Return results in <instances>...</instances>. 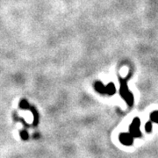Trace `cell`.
<instances>
[{"label":"cell","instance_id":"1","mask_svg":"<svg viewBox=\"0 0 158 158\" xmlns=\"http://www.w3.org/2000/svg\"><path fill=\"white\" fill-rule=\"evenodd\" d=\"M139 125H140L139 119H138V118H135V119L133 121V124L131 126V132L133 133V135L135 136V137H137V136L140 135Z\"/></svg>","mask_w":158,"mask_h":158},{"label":"cell","instance_id":"2","mask_svg":"<svg viewBox=\"0 0 158 158\" xmlns=\"http://www.w3.org/2000/svg\"><path fill=\"white\" fill-rule=\"evenodd\" d=\"M119 139H120V141L122 143H124L125 145H131L132 144V142H133V137L130 135H127V134H122V135H120L119 136Z\"/></svg>","mask_w":158,"mask_h":158},{"label":"cell","instance_id":"3","mask_svg":"<svg viewBox=\"0 0 158 158\" xmlns=\"http://www.w3.org/2000/svg\"><path fill=\"white\" fill-rule=\"evenodd\" d=\"M151 119L153 121H156L158 123V112H156L151 114Z\"/></svg>","mask_w":158,"mask_h":158},{"label":"cell","instance_id":"4","mask_svg":"<svg viewBox=\"0 0 158 158\" xmlns=\"http://www.w3.org/2000/svg\"><path fill=\"white\" fill-rule=\"evenodd\" d=\"M151 128H152V124L150 122H148L147 125H146V131L147 132H150Z\"/></svg>","mask_w":158,"mask_h":158},{"label":"cell","instance_id":"5","mask_svg":"<svg viewBox=\"0 0 158 158\" xmlns=\"http://www.w3.org/2000/svg\"><path fill=\"white\" fill-rule=\"evenodd\" d=\"M21 137H22L24 140H26V139H27L28 138V135H27V132H25V131H23L22 133H21Z\"/></svg>","mask_w":158,"mask_h":158}]
</instances>
